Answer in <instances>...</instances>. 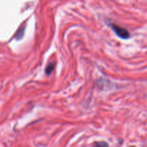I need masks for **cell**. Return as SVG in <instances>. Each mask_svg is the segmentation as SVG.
<instances>
[{
	"label": "cell",
	"mask_w": 147,
	"mask_h": 147,
	"mask_svg": "<svg viewBox=\"0 0 147 147\" xmlns=\"http://www.w3.org/2000/svg\"><path fill=\"white\" fill-rule=\"evenodd\" d=\"M55 63H50V64H49L48 65H47V67H46V73L47 74H50V73H51V72L53 71V69L55 68Z\"/></svg>",
	"instance_id": "7a4b0ae2"
},
{
	"label": "cell",
	"mask_w": 147,
	"mask_h": 147,
	"mask_svg": "<svg viewBox=\"0 0 147 147\" xmlns=\"http://www.w3.org/2000/svg\"><path fill=\"white\" fill-rule=\"evenodd\" d=\"M112 29L114 30V32H116V34H117L119 37H120L121 38L123 39H128L130 36L129 32L127 31L125 29L122 28V27H119V26L116 25V24H111Z\"/></svg>",
	"instance_id": "6da1fadb"
}]
</instances>
